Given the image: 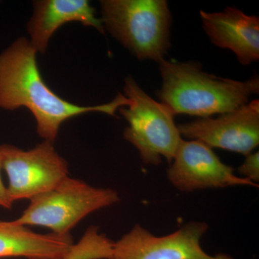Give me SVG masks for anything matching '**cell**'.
Masks as SVG:
<instances>
[{"mask_svg":"<svg viewBox=\"0 0 259 259\" xmlns=\"http://www.w3.org/2000/svg\"><path fill=\"white\" fill-rule=\"evenodd\" d=\"M158 64L163 83L157 96L175 115H222L248 103L259 92L256 76L241 81L207 74L197 63L163 59Z\"/></svg>","mask_w":259,"mask_h":259,"instance_id":"cell-2","label":"cell"},{"mask_svg":"<svg viewBox=\"0 0 259 259\" xmlns=\"http://www.w3.org/2000/svg\"><path fill=\"white\" fill-rule=\"evenodd\" d=\"M73 245L70 234H40L16 221H0V258L66 259Z\"/></svg>","mask_w":259,"mask_h":259,"instance_id":"cell-12","label":"cell"},{"mask_svg":"<svg viewBox=\"0 0 259 259\" xmlns=\"http://www.w3.org/2000/svg\"><path fill=\"white\" fill-rule=\"evenodd\" d=\"M171 185L183 192L234 186L258 187L251 181L235 175L223 163L212 148L199 141L181 140L175 157L167 169Z\"/></svg>","mask_w":259,"mask_h":259,"instance_id":"cell-8","label":"cell"},{"mask_svg":"<svg viewBox=\"0 0 259 259\" xmlns=\"http://www.w3.org/2000/svg\"><path fill=\"white\" fill-rule=\"evenodd\" d=\"M2 168L5 170L9 186L10 202L31 199L49 192L68 177L66 160L59 156L53 143L45 141L30 151L0 145Z\"/></svg>","mask_w":259,"mask_h":259,"instance_id":"cell-6","label":"cell"},{"mask_svg":"<svg viewBox=\"0 0 259 259\" xmlns=\"http://www.w3.org/2000/svg\"><path fill=\"white\" fill-rule=\"evenodd\" d=\"M36 51L20 37L0 54V108L27 107L35 117L37 132L54 143L60 126L71 117L91 112L114 116L131 100L119 93L112 102L96 106H79L61 98L44 82L37 64Z\"/></svg>","mask_w":259,"mask_h":259,"instance_id":"cell-1","label":"cell"},{"mask_svg":"<svg viewBox=\"0 0 259 259\" xmlns=\"http://www.w3.org/2000/svg\"><path fill=\"white\" fill-rule=\"evenodd\" d=\"M177 127L187 139L246 156L259 144V101L253 100L216 118L204 117Z\"/></svg>","mask_w":259,"mask_h":259,"instance_id":"cell-9","label":"cell"},{"mask_svg":"<svg viewBox=\"0 0 259 259\" xmlns=\"http://www.w3.org/2000/svg\"><path fill=\"white\" fill-rule=\"evenodd\" d=\"M238 172L243 178L251 181L253 183L259 182V152L251 153L245 156L244 162L238 168Z\"/></svg>","mask_w":259,"mask_h":259,"instance_id":"cell-13","label":"cell"},{"mask_svg":"<svg viewBox=\"0 0 259 259\" xmlns=\"http://www.w3.org/2000/svg\"><path fill=\"white\" fill-rule=\"evenodd\" d=\"M200 16L212 44L233 51L242 64L258 61V17L235 8H226L221 13L200 11Z\"/></svg>","mask_w":259,"mask_h":259,"instance_id":"cell-10","label":"cell"},{"mask_svg":"<svg viewBox=\"0 0 259 259\" xmlns=\"http://www.w3.org/2000/svg\"><path fill=\"white\" fill-rule=\"evenodd\" d=\"M2 161L1 157H0V207H4L6 209H10L13 206V203L10 202L9 197L8 195V191L5 187L4 184H3V180L1 177V169H2Z\"/></svg>","mask_w":259,"mask_h":259,"instance_id":"cell-14","label":"cell"},{"mask_svg":"<svg viewBox=\"0 0 259 259\" xmlns=\"http://www.w3.org/2000/svg\"><path fill=\"white\" fill-rule=\"evenodd\" d=\"M119 200L118 193L112 189L96 188L66 177L53 190L30 199L28 208L16 221L25 226L46 227L56 234H69L89 214Z\"/></svg>","mask_w":259,"mask_h":259,"instance_id":"cell-5","label":"cell"},{"mask_svg":"<svg viewBox=\"0 0 259 259\" xmlns=\"http://www.w3.org/2000/svg\"><path fill=\"white\" fill-rule=\"evenodd\" d=\"M102 23L140 60H163L170 48L171 15L166 0H102Z\"/></svg>","mask_w":259,"mask_h":259,"instance_id":"cell-3","label":"cell"},{"mask_svg":"<svg viewBox=\"0 0 259 259\" xmlns=\"http://www.w3.org/2000/svg\"><path fill=\"white\" fill-rule=\"evenodd\" d=\"M124 92L131 102L128 108L120 109L129 123L124 138L137 148L145 164L158 166L162 157L171 164L182 139L175 114L165 104L153 100L131 76L125 80Z\"/></svg>","mask_w":259,"mask_h":259,"instance_id":"cell-4","label":"cell"},{"mask_svg":"<svg viewBox=\"0 0 259 259\" xmlns=\"http://www.w3.org/2000/svg\"><path fill=\"white\" fill-rule=\"evenodd\" d=\"M209 229L204 222H190L171 234L157 237L140 225L115 242L110 259H234L226 253L212 255L201 246Z\"/></svg>","mask_w":259,"mask_h":259,"instance_id":"cell-7","label":"cell"},{"mask_svg":"<svg viewBox=\"0 0 259 259\" xmlns=\"http://www.w3.org/2000/svg\"><path fill=\"white\" fill-rule=\"evenodd\" d=\"M33 5L28 30L30 44L36 52H45L53 34L70 22H79L104 32L102 20L97 18L95 10L86 0H40L34 1Z\"/></svg>","mask_w":259,"mask_h":259,"instance_id":"cell-11","label":"cell"}]
</instances>
